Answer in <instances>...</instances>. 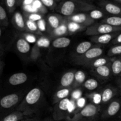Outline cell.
Masks as SVG:
<instances>
[{
    "label": "cell",
    "mask_w": 121,
    "mask_h": 121,
    "mask_svg": "<svg viewBox=\"0 0 121 121\" xmlns=\"http://www.w3.org/2000/svg\"><path fill=\"white\" fill-rule=\"evenodd\" d=\"M103 6L107 13L117 16H121V8L119 6L110 2L105 3Z\"/></svg>",
    "instance_id": "cell-20"
},
{
    "label": "cell",
    "mask_w": 121,
    "mask_h": 121,
    "mask_svg": "<svg viewBox=\"0 0 121 121\" xmlns=\"http://www.w3.org/2000/svg\"><path fill=\"white\" fill-rule=\"evenodd\" d=\"M4 66V63L2 60H0V74H1V72H2Z\"/></svg>",
    "instance_id": "cell-47"
},
{
    "label": "cell",
    "mask_w": 121,
    "mask_h": 121,
    "mask_svg": "<svg viewBox=\"0 0 121 121\" xmlns=\"http://www.w3.org/2000/svg\"><path fill=\"white\" fill-rule=\"evenodd\" d=\"M54 1H60V0H54Z\"/></svg>",
    "instance_id": "cell-53"
},
{
    "label": "cell",
    "mask_w": 121,
    "mask_h": 121,
    "mask_svg": "<svg viewBox=\"0 0 121 121\" xmlns=\"http://www.w3.org/2000/svg\"><path fill=\"white\" fill-rule=\"evenodd\" d=\"M41 96V91L38 87L33 88L26 95L25 97V102L28 105H33L36 104L40 99Z\"/></svg>",
    "instance_id": "cell-8"
},
{
    "label": "cell",
    "mask_w": 121,
    "mask_h": 121,
    "mask_svg": "<svg viewBox=\"0 0 121 121\" xmlns=\"http://www.w3.org/2000/svg\"><path fill=\"white\" fill-rule=\"evenodd\" d=\"M26 29L28 30L30 32L37 33V34H40V33H41L39 30L37 22L31 21V20H28V19L26 21Z\"/></svg>",
    "instance_id": "cell-30"
},
{
    "label": "cell",
    "mask_w": 121,
    "mask_h": 121,
    "mask_svg": "<svg viewBox=\"0 0 121 121\" xmlns=\"http://www.w3.org/2000/svg\"><path fill=\"white\" fill-rule=\"evenodd\" d=\"M1 35H2V30H1V28L0 27V39L1 38Z\"/></svg>",
    "instance_id": "cell-50"
},
{
    "label": "cell",
    "mask_w": 121,
    "mask_h": 121,
    "mask_svg": "<svg viewBox=\"0 0 121 121\" xmlns=\"http://www.w3.org/2000/svg\"><path fill=\"white\" fill-rule=\"evenodd\" d=\"M34 0H23L22 4L23 5H31L33 4Z\"/></svg>",
    "instance_id": "cell-46"
},
{
    "label": "cell",
    "mask_w": 121,
    "mask_h": 121,
    "mask_svg": "<svg viewBox=\"0 0 121 121\" xmlns=\"http://www.w3.org/2000/svg\"><path fill=\"white\" fill-rule=\"evenodd\" d=\"M102 22L114 27H121V16L114 15V16L109 17L104 19Z\"/></svg>",
    "instance_id": "cell-27"
},
{
    "label": "cell",
    "mask_w": 121,
    "mask_h": 121,
    "mask_svg": "<svg viewBox=\"0 0 121 121\" xmlns=\"http://www.w3.org/2000/svg\"><path fill=\"white\" fill-rule=\"evenodd\" d=\"M74 72L70 71L65 73L60 80V85L63 87H67L74 83Z\"/></svg>",
    "instance_id": "cell-14"
},
{
    "label": "cell",
    "mask_w": 121,
    "mask_h": 121,
    "mask_svg": "<svg viewBox=\"0 0 121 121\" xmlns=\"http://www.w3.org/2000/svg\"><path fill=\"white\" fill-rule=\"evenodd\" d=\"M95 105H99L102 102V95L99 93H94L89 96Z\"/></svg>",
    "instance_id": "cell-36"
},
{
    "label": "cell",
    "mask_w": 121,
    "mask_h": 121,
    "mask_svg": "<svg viewBox=\"0 0 121 121\" xmlns=\"http://www.w3.org/2000/svg\"><path fill=\"white\" fill-rule=\"evenodd\" d=\"M50 45V41L47 37L42 36L39 38L33 46L30 54V58L32 60H36L41 55L40 49L41 48H48Z\"/></svg>",
    "instance_id": "cell-5"
},
{
    "label": "cell",
    "mask_w": 121,
    "mask_h": 121,
    "mask_svg": "<svg viewBox=\"0 0 121 121\" xmlns=\"http://www.w3.org/2000/svg\"><path fill=\"white\" fill-rule=\"evenodd\" d=\"M42 121H53L52 120V119H50V118H47V119H44V120H43Z\"/></svg>",
    "instance_id": "cell-49"
},
{
    "label": "cell",
    "mask_w": 121,
    "mask_h": 121,
    "mask_svg": "<svg viewBox=\"0 0 121 121\" xmlns=\"http://www.w3.org/2000/svg\"><path fill=\"white\" fill-rule=\"evenodd\" d=\"M121 107V103L119 100H113L109 104L105 112L106 117H112L118 113Z\"/></svg>",
    "instance_id": "cell-12"
},
{
    "label": "cell",
    "mask_w": 121,
    "mask_h": 121,
    "mask_svg": "<svg viewBox=\"0 0 121 121\" xmlns=\"http://www.w3.org/2000/svg\"><path fill=\"white\" fill-rule=\"evenodd\" d=\"M84 29H86V27L75 22L67 20V30H68L69 34H74L76 32L83 30Z\"/></svg>",
    "instance_id": "cell-24"
},
{
    "label": "cell",
    "mask_w": 121,
    "mask_h": 121,
    "mask_svg": "<svg viewBox=\"0 0 121 121\" xmlns=\"http://www.w3.org/2000/svg\"><path fill=\"white\" fill-rule=\"evenodd\" d=\"M116 1H119V2H121V0H116Z\"/></svg>",
    "instance_id": "cell-51"
},
{
    "label": "cell",
    "mask_w": 121,
    "mask_h": 121,
    "mask_svg": "<svg viewBox=\"0 0 121 121\" xmlns=\"http://www.w3.org/2000/svg\"><path fill=\"white\" fill-rule=\"evenodd\" d=\"M70 101V100L67 99V98H65V99L60 100L59 103V106H58L59 111L61 112H67Z\"/></svg>",
    "instance_id": "cell-32"
},
{
    "label": "cell",
    "mask_w": 121,
    "mask_h": 121,
    "mask_svg": "<svg viewBox=\"0 0 121 121\" xmlns=\"http://www.w3.org/2000/svg\"><path fill=\"white\" fill-rule=\"evenodd\" d=\"M120 32L95 35V36H93L91 38V40L95 43L106 44H108L109 43L111 42L113 39H114L120 33Z\"/></svg>",
    "instance_id": "cell-9"
},
{
    "label": "cell",
    "mask_w": 121,
    "mask_h": 121,
    "mask_svg": "<svg viewBox=\"0 0 121 121\" xmlns=\"http://www.w3.org/2000/svg\"><path fill=\"white\" fill-rule=\"evenodd\" d=\"M38 119H22V120L20 121H38Z\"/></svg>",
    "instance_id": "cell-48"
},
{
    "label": "cell",
    "mask_w": 121,
    "mask_h": 121,
    "mask_svg": "<svg viewBox=\"0 0 121 121\" xmlns=\"http://www.w3.org/2000/svg\"><path fill=\"white\" fill-rule=\"evenodd\" d=\"M76 108V103L75 102V100L73 99H70V101L69 104L67 112L69 113H73L75 111Z\"/></svg>",
    "instance_id": "cell-44"
},
{
    "label": "cell",
    "mask_w": 121,
    "mask_h": 121,
    "mask_svg": "<svg viewBox=\"0 0 121 121\" xmlns=\"http://www.w3.org/2000/svg\"><path fill=\"white\" fill-rule=\"evenodd\" d=\"M108 63V60L106 58L99 57L92 60L91 62H89L88 63L86 64L85 66H89V67H91L92 68L96 69L102 66L107 65Z\"/></svg>",
    "instance_id": "cell-26"
},
{
    "label": "cell",
    "mask_w": 121,
    "mask_h": 121,
    "mask_svg": "<svg viewBox=\"0 0 121 121\" xmlns=\"http://www.w3.org/2000/svg\"><path fill=\"white\" fill-rule=\"evenodd\" d=\"M13 23L16 28L21 31L25 30L26 27V21L20 12L17 11L14 14L13 17Z\"/></svg>",
    "instance_id": "cell-11"
},
{
    "label": "cell",
    "mask_w": 121,
    "mask_h": 121,
    "mask_svg": "<svg viewBox=\"0 0 121 121\" xmlns=\"http://www.w3.org/2000/svg\"><path fill=\"white\" fill-rule=\"evenodd\" d=\"M109 56H115L121 55V44H117L110 48L108 53Z\"/></svg>",
    "instance_id": "cell-33"
},
{
    "label": "cell",
    "mask_w": 121,
    "mask_h": 121,
    "mask_svg": "<svg viewBox=\"0 0 121 121\" xmlns=\"http://www.w3.org/2000/svg\"><path fill=\"white\" fill-rule=\"evenodd\" d=\"M102 48L99 47H92L87 52L82 55H79L75 58L74 61L77 64L85 66L86 64L91 62L92 60L100 57L103 54Z\"/></svg>",
    "instance_id": "cell-4"
},
{
    "label": "cell",
    "mask_w": 121,
    "mask_h": 121,
    "mask_svg": "<svg viewBox=\"0 0 121 121\" xmlns=\"http://www.w3.org/2000/svg\"><path fill=\"white\" fill-rule=\"evenodd\" d=\"M20 96L17 93H11L4 96L0 99V108L9 109L14 107L18 102Z\"/></svg>",
    "instance_id": "cell-7"
},
{
    "label": "cell",
    "mask_w": 121,
    "mask_h": 121,
    "mask_svg": "<svg viewBox=\"0 0 121 121\" xmlns=\"http://www.w3.org/2000/svg\"><path fill=\"white\" fill-rule=\"evenodd\" d=\"M40 1L43 5L50 9H53L56 5L54 0H40Z\"/></svg>",
    "instance_id": "cell-40"
},
{
    "label": "cell",
    "mask_w": 121,
    "mask_h": 121,
    "mask_svg": "<svg viewBox=\"0 0 121 121\" xmlns=\"http://www.w3.org/2000/svg\"><path fill=\"white\" fill-rule=\"evenodd\" d=\"M25 115L26 114L24 112L15 111L0 118V121H20L24 119Z\"/></svg>",
    "instance_id": "cell-15"
},
{
    "label": "cell",
    "mask_w": 121,
    "mask_h": 121,
    "mask_svg": "<svg viewBox=\"0 0 121 121\" xmlns=\"http://www.w3.org/2000/svg\"><path fill=\"white\" fill-rule=\"evenodd\" d=\"M89 15L91 18L93 20H99V19L102 18L104 17V14L99 9H93V10L91 11V12L89 14Z\"/></svg>",
    "instance_id": "cell-34"
},
{
    "label": "cell",
    "mask_w": 121,
    "mask_h": 121,
    "mask_svg": "<svg viewBox=\"0 0 121 121\" xmlns=\"http://www.w3.org/2000/svg\"><path fill=\"white\" fill-rule=\"evenodd\" d=\"M8 16L5 9L0 4V26H8Z\"/></svg>",
    "instance_id": "cell-31"
},
{
    "label": "cell",
    "mask_w": 121,
    "mask_h": 121,
    "mask_svg": "<svg viewBox=\"0 0 121 121\" xmlns=\"http://www.w3.org/2000/svg\"><path fill=\"white\" fill-rule=\"evenodd\" d=\"M76 106L78 108L83 109L85 106H86V98H83V97H81L80 98H79V99H78L77 100H76Z\"/></svg>",
    "instance_id": "cell-43"
},
{
    "label": "cell",
    "mask_w": 121,
    "mask_h": 121,
    "mask_svg": "<svg viewBox=\"0 0 121 121\" xmlns=\"http://www.w3.org/2000/svg\"><path fill=\"white\" fill-rule=\"evenodd\" d=\"M66 19L68 21L79 24L86 28L94 24L95 23V20L91 18L89 14L84 13H78L70 17H67Z\"/></svg>",
    "instance_id": "cell-6"
},
{
    "label": "cell",
    "mask_w": 121,
    "mask_h": 121,
    "mask_svg": "<svg viewBox=\"0 0 121 121\" xmlns=\"http://www.w3.org/2000/svg\"><path fill=\"white\" fill-rule=\"evenodd\" d=\"M120 87H121V82H120Z\"/></svg>",
    "instance_id": "cell-52"
},
{
    "label": "cell",
    "mask_w": 121,
    "mask_h": 121,
    "mask_svg": "<svg viewBox=\"0 0 121 121\" xmlns=\"http://www.w3.org/2000/svg\"><path fill=\"white\" fill-rule=\"evenodd\" d=\"M82 96V92L80 89H78L76 90H74L71 95V97H72V99H73L74 100H77L80 98Z\"/></svg>",
    "instance_id": "cell-42"
},
{
    "label": "cell",
    "mask_w": 121,
    "mask_h": 121,
    "mask_svg": "<svg viewBox=\"0 0 121 121\" xmlns=\"http://www.w3.org/2000/svg\"><path fill=\"white\" fill-rule=\"evenodd\" d=\"M99 86V83L95 79H89L83 83V86L89 91H93Z\"/></svg>",
    "instance_id": "cell-29"
},
{
    "label": "cell",
    "mask_w": 121,
    "mask_h": 121,
    "mask_svg": "<svg viewBox=\"0 0 121 121\" xmlns=\"http://www.w3.org/2000/svg\"></svg>",
    "instance_id": "cell-55"
},
{
    "label": "cell",
    "mask_w": 121,
    "mask_h": 121,
    "mask_svg": "<svg viewBox=\"0 0 121 121\" xmlns=\"http://www.w3.org/2000/svg\"><path fill=\"white\" fill-rule=\"evenodd\" d=\"M65 19L61 17L60 15L56 14L50 15L47 18V21L52 31L59 27L63 23Z\"/></svg>",
    "instance_id": "cell-13"
},
{
    "label": "cell",
    "mask_w": 121,
    "mask_h": 121,
    "mask_svg": "<svg viewBox=\"0 0 121 121\" xmlns=\"http://www.w3.org/2000/svg\"><path fill=\"white\" fill-rule=\"evenodd\" d=\"M23 38L29 43L35 44L38 40L35 35L31 33H25L23 34Z\"/></svg>",
    "instance_id": "cell-37"
},
{
    "label": "cell",
    "mask_w": 121,
    "mask_h": 121,
    "mask_svg": "<svg viewBox=\"0 0 121 121\" xmlns=\"http://www.w3.org/2000/svg\"><path fill=\"white\" fill-rule=\"evenodd\" d=\"M68 33L67 30V19H65V21L63 22V23L57 27L56 29L53 30L51 31L52 36L54 37H63V35H65Z\"/></svg>",
    "instance_id": "cell-17"
},
{
    "label": "cell",
    "mask_w": 121,
    "mask_h": 121,
    "mask_svg": "<svg viewBox=\"0 0 121 121\" xmlns=\"http://www.w3.org/2000/svg\"><path fill=\"white\" fill-rule=\"evenodd\" d=\"M92 47V44L91 42L88 41H83L78 45L76 48V52L79 55H82Z\"/></svg>",
    "instance_id": "cell-21"
},
{
    "label": "cell",
    "mask_w": 121,
    "mask_h": 121,
    "mask_svg": "<svg viewBox=\"0 0 121 121\" xmlns=\"http://www.w3.org/2000/svg\"><path fill=\"white\" fill-rule=\"evenodd\" d=\"M95 7L93 5L80 0H67L61 4L60 13L67 17L80 13L79 12L89 11L95 9Z\"/></svg>",
    "instance_id": "cell-1"
},
{
    "label": "cell",
    "mask_w": 121,
    "mask_h": 121,
    "mask_svg": "<svg viewBox=\"0 0 121 121\" xmlns=\"http://www.w3.org/2000/svg\"><path fill=\"white\" fill-rule=\"evenodd\" d=\"M41 19H42V15L39 13H32V14H30L28 16V20L34 21V22H37L38 21Z\"/></svg>",
    "instance_id": "cell-39"
},
{
    "label": "cell",
    "mask_w": 121,
    "mask_h": 121,
    "mask_svg": "<svg viewBox=\"0 0 121 121\" xmlns=\"http://www.w3.org/2000/svg\"><path fill=\"white\" fill-rule=\"evenodd\" d=\"M100 110V107L95 104L86 105L79 112L75 113L72 118H68L69 121H86V119L95 117Z\"/></svg>",
    "instance_id": "cell-3"
},
{
    "label": "cell",
    "mask_w": 121,
    "mask_h": 121,
    "mask_svg": "<svg viewBox=\"0 0 121 121\" xmlns=\"http://www.w3.org/2000/svg\"><path fill=\"white\" fill-rule=\"evenodd\" d=\"M16 48L20 53L26 54L30 52V45L24 38H19L16 41Z\"/></svg>",
    "instance_id": "cell-16"
},
{
    "label": "cell",
    "mask_w": 121,
    "mask_h": 121,
    "mask_svg": "<svg viewBox=\"0 0 121 121\" xmlns=\"http://www.w3.org/2000/svg\"><path fill=\"white\" fill-rule=\"evenodd\" d=\"M7 9L10 13L14 12L17 5V0H5Z\"/></svg>",
    "instance_id": "cell-35"
},
{
    "label": "cell",
    "mask_w": 121,
    "mask_h": 121,
    "mask_svg": "<svg viewBox=\"0 0 121 121\" xmlns=\"http://www.w3.org/2000/svg\"><path fill=\"white\" fill-rule=\"evenodd\" d=\"M95 72L97 74L102 78H109L111 75V65H106L95 69Z\"/></svg>",
    "instance_id": "cell-22"
},
{
    "label": "cell",
    "mask_w": 121,
    "mask_h": 121,
    "mask_svg": "<svg viewBox=\"0 0 121 121\" xmlns=\"http://www.w3.org/2000/svg\"><path fill=\"white\" fill-rule=\"evenodd\" d=\"M121 31V27H114L106 23L94 24L87 27L85 31L86 35L91 36L102 35L105 34L117 33Z\"/></svg>",
    "instance_id": "cell-2"
},
{
    "label": "cell",
    "mask_w": 121,
    "mask_h": 121,
    "mask_svg": "<svg viewBox=\"0 0 121 121\" xmlns=\"http://www.w3.org/2000/svg\"><path fill=\"white\" fill-rule=\"evenodd\" d=\"M27 79L28 77L26 73L20 72L12 74L8 79V82L12 86H17L24 83Z\"/></svg>",
    "instance_id": "cell-10"
},
{
    "label": "cell",
    "mask_w": 121,
    "mask_h": 121,
    "mask_svg": "<svg viewBox=\"0 0 121 121\" xmlns=\"http://www.w3.org/2000/svg\"></svg>",
    "instance_id": "cell-54"
},
{
    "label": "cell",
    "mask_w": 121,
    "mask_h": 121,
    "mask_svg": "<svg viewBox=\"0 0 121 121\" xmlns=\"http://www.w3.org/2000/svg\"><path fill=\"white\" fill-rule=\"evenodd\" d=\"M22 8L27 13H30V14H32V13H39L38 9L36 8L31 5H23L22 6Z\"/></svg>",
    "instance_id": "cell-38"
},
{
    "label": "cell",
    "mask_w": 121,
    "mask_h": 121,
    "mask_svg": "<svg viewBox=\"0 0 121 121\" xmlns=\"http://www.w3.org/2000/svg\"><path fill=\"white\" fill-rule=\"evenodd\" d=\"M70 92V89L67 87H65L58 91L54 96V102H60L62 99L67 98V97L69 95Z\"/></svg>",
    "instance_id": "cell-28"
},
{
    "label": "cell",
    "mask_w": 121,
    "mask_h": 121,
    "mask_svg": "<svg viewBox=\"0 0 121 121\" xmlns=\"http://www.w3.org/2000/svg\"><path fill=\"white\" fill-rule=\"evenodd\" d=\"M71 43L70 39L66 37H60L56 38L52 43V45L54 48H64L68 47Z\"/></svg>",
    "instance_id": "cell-18"
},
{
    "label": "cell",
    "mask_w": 121,
    "mask_h": 121,
    "mask_svg": "<svg viewBox=\"0 0 121 121\" xmlns=\"http://www.w3.org/2000/svg\"><path fill=\"white\" fill-rule=\"evenodd\" d=\"M111 72L115 76H121V57L115 59L111 65Z\"/></svg>",
    "instance_id": "cell-23"
},
{
    "label": "cell",
    "mask_w": 121,
    "mask_h": 121,
    "mask_svg": "<svg viewBox=\"0 0 121 121\" xmlns=\"http://www.w3.org/2000/svg\"><path fill=\"white\" fill-rule=\"evenodd\" d=\"M117 93V90L113 87H108L102 93V102L107 103L114 97Z\"/></svg>",
    "instance_id": "cell-19"
},
{
    "label": "cell",
    "mask_w": 121,
    "mask_h": 121,
    "mask_svg": "<svg viewBox=\"0 0 121 121\" xmlns=\"http://www.w3.org/2000/svg\"><path fill=\"white\" fill-rule=\"evenodd\" d=\"M112 43L114 44H121V32L113 39Z\"/></svg>",
    "instance_id": "cell-45"
},
{
    "label": "cell",
    "mask_w": 121,
    "mask_h": 121,
    "mask_svg": "<svg viewBox=\"0 0 121 121\" xmlns=\"http://www.w3.org/2000/svg\"><path fill=\"white\" fill-rule=\"evenodd\" d=\"M38 28L40 32H44L46 30V22L44 19L39 20L37 22Z\"/></svg>",
    "instance_id": "cell-41"
},
{
    "label": "cell",
    "mask_w": 121,
    "mask_h": 121,
    "mask_svg": "<svg viewBox=\"0 0 121 121\" xmlns=\"http://www.w3.org/2000/svg\"><path fill=\"white\" fill-rule=\"evenodd\" d=\"M86 74L82 70H78L74 73V80L73 83L74 87H77L81 85H83L86 81Z\"/></svg>",
    "instance_id": "cell-25"
}]
</instances>
